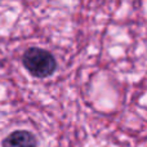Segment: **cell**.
I'll return each instance as SVG.
<instances>
[{
    "label": "cell",
    "instance_id": "cell-1",
    "mask_svg": "<svg viewBox=\"0 0 147 147\" xmlns=\"http://www.w3.org/2000/svg\"><path fill=\"white\" fill-rule=\"evenodd\" d=\"M23 66L36 78H47L56 71V59L49 52L40 48H30L23 54Z\"/></svg>",
    "mask_w": 147,
    "mask_h": 147
},
{
    "label": "cell",
    "instance_id": "cell-2",
    "mask_svg": "<svg viewBox=\"0 0 147 147\" xmlns=\"http://www.w3.org/2000/svg\"><path fill=\"white\" fill-rule=\"evenodd\" d=\"M3 147H38V143L30 132L17 130L3 141Z\"/></svg>",
    "mask_w": 147,
    "mask_h": 147
}]
</instances>
